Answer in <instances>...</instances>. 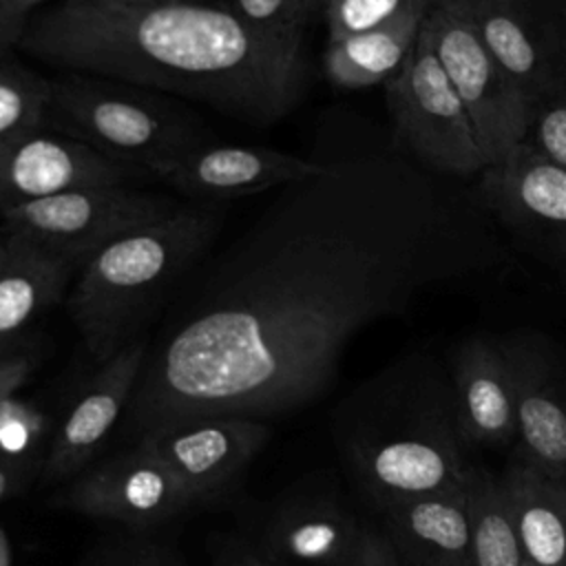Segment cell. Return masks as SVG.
Wrapping results in <instances>:
<instances>
[{
    "label": "cell",
    "mask_w": 566,
    "mask_h": 566,
    "mask_svg": "<svg viewBox=\"0 0 566 566\" xmlns=\"http://www.w3.org/2000/svg\"><path fill=\"white\" fill-rule=\"evenodd\" d=\"M117 2H201V0H117Z\"/></svg>",
    "instance_id": "cell-37"
},
{
    "label": "cell",
    "mask_w": 566,
    "mask_h": 566,
    "mask_svg": "<svg viewBox=\"0 0 566 566\" xmlns=\"http://www.w3.org/2000/svg\"><path fill=\"white\" fill-rule=\"evenodd\" d=\"M212 566H281L261 544H250L237 537H219L212 546Z\"/></svg>",
    "instance_id": "cell-32"
},
{
    "label": "cell",
    "mask_w": 566,
    "mask_h": 566,
    "mask_svg": "<svg viewBox=\"0 0 566 566\" xmlns=\"http://www.w3.org/2000/svg\"><path fill=\"white\" fill-rule=\"evenodd\" d=\"M232 13L248 24L279 35H303L305 20L316 7L314 0H228Z\"/></svg>",
    "instance_id": "cell-28"
},
{
    "label": "cell",
    "mask_w": 566,
    "mask_h": 566,
    "mask_svg": "<svg viewBox=\"0 0 566 566\" xmlns=\"http://www.w3.org/2000/svg\"><path fill=\"white\" fill-rule=\"evenodd\" d=\"M0 566H11V544L2 528H0Z\"/></svg>",
    "instance_id": "cell-35"
},
{
    "label": "cell",
    "mask_w": 566,
    "mask_h": 566,
    "mask_svg": "<svg viewBox=\"0 0 566 566\" xmlns=\"http://www.w3.org/2000/svg\"><path fill=\"white\" fill-rule=\"evenodd\" d=\"M429 9L431 7H420L378 29L327 40L323 53V71L327 80L343 88L387 86L416 49Z\"/></svg>",
    "instance_id": "cell-22"
},
{
    "label": "cell",
    "mask_w": 566,
    "mask_h": 566,
    "mask_svg": "<svg viewBox=\"0 0 566 566\" xmlns=\"http://www.w3.org/2000/svg\"><path fill=\"white\" fill-rule=\"evenodd\" d=\"M422 38L436 53L473 124L486 166L515 148L526 130L531 106L471 24L447 4H431Z\"/></svg>",
    "instance_id": "cell-8"
},
{
    "label": "cell",
    "mask_w": 566,
    "mask_h": 566,
    "mask_svg": "<svg viewBox=\"0 0 566 566\" xmlns=\"http://www.w3.org/2000/svg\"><path fill=\"white\" fill-rule=\"evenodd\" d=\"M142 172L51 128L0 139V212L60 192L130 186Z\"/></svg>",
    "instance_id": "cell-12"
},
{
    "label": "cell",
    "mask_w": 566,
    "mask_h": 566,
    "mask_svg": "<svg viewBox=\"0 0 566 566\" xmlns=\"http://www.w3.org/2000/svg\"><path fill=\"white\" fill-rule=\"evenodd\" d=\"M49 506L113 520L130 528H150L184 515L197 502L148 449L135 442L80 471L51 495Z\"/></svg>",
    "instance_id": "cell-9"
},
{
    "label": "cell",
    "mask_w": 566,
    "mask_h": 566,
    "mask_svg": "<svg viewBox=\"0 0 566 566\" xmlns=\"http://www.w3.org/2000/svg\"><path fill=\"white\" fill-rule=\"evenodd\" d=\"M259 418L201 416L159 424L135 442L148 449L195 497L197 504L221 497L268 442Z\"/></svg>",
    "instance_id": "cell-10"
},
{
    "label": "cell",
    "mask_w": 566,
    "mask_h": 566,
    "mask_svg": "<svg viewBox=\"0 0 566 566\" xmlns=\"http://www.w3.org/2000/svg\"><path fill=\"white\" fill-rule=\"evenodd\" d=\"M53 0H0V57L13 55L31 18Z\"/></svg>",
    "instance_id": "cell-30"
},
{
    "label": "cell",
    "mask_w": 566,
    "mask_h": 566,
    "mask_svg": "<svg viewBox=\"0 0 566 566\" xmlns=\"http://www.w3.org/2000/svg\"><path fill=\"white\" fill-rule=\"evenodd\" d=\"M528 566H566V473L513 460L500 475Z\"/></svg>",
    "instance_id": "cell-21"
},
{
    "label": "cell",
    "mask_w": 566,
    "mask_h": 566,
    "mask_svg": "<svg viewBox=\"0 0 566 566\" xmlns=\"http://www.w3.org/2000/svg\"><path fill=\"white\" fill-rule=\"evenodd\" d=\"M303 35L261 31L223 4L53 0L20 49L55 69L179 95L221 115L272 124L305 84Z\"/></svg>",
    "instance_id": "cell-2"
},
{
    "label": "cell",
    "mask_w": 566,
    "mask_h": 566,
    "mask_svg": "<svg viewBox=\"0 0 566 566\" xmlns=\"http://www.w3.org/2000/svg\"><path fill=\"white\" fill-rule=\"evenodd\" d=\"M146 352L148 343L144 338L130 340L113 358L102 363L82 387L75 402L55 424L40 469L42 484L69 482L86 469L122 411L128 407Z\"/></svg>",
    "instance_id": "cell-15"
},
{
    "label": "cell",
    "mask_w": 566,
    "mask_h": 566,
    "mask_svg": "<svg viewBox=\"0 0 566 566\" xmlns=\"http://www.w3.org/2000/svg\"><path fill=\"white\" fill-rule=\"evenodd\" d=\"M221 223L217 206H181L115 237L80 265L66 310L99 365L133 340L148 310L201 261Z\"/></svg>",
    "instance_id": "cell-4"
},
{
    "label": "cell",
    "mask_w": 566,
    "mask_h": 566,
    "mask_svg": "<svg viewBox=\"0 0 566 566\" xmlns=\"http://www.w3.org/2000/svg\"><path fill=\"white\" fill-rule=\"evenodd\" d=\"M340 566H402L380 526L365 524L352 555Z\"/></svg>",
    "instance_id": "cell-31"
},
{
    "label": "cell",
    "mask_w": 566,
    "mask_h": 566,
    "mask_svg": "<svg viewBox=\"0 0 566 566\" xmlns=\"http://www.w3.org/2000/svg\"><path fill=\"white\" fill-rule=\"evenodd\" d=\"M378 515L402 566H471L469 484L394 504Z\"/></svg>",
    "instance_id": "cell-18"
},
{
    "label": "cell",
    "mask_w": 566,
    "mask_h": 566,
    "mask_svg": "<svg viewBox=\"0 0 566 566\" xmlns=\"http://www.w3.org/2000/svg\"><path fill=\"white\" fill-rule=\"evenodd\" d=\"M396 148L440 177H471L486 168L473 124L422 38L402 71L385 86Z\"/></svg>",
    "instance_id": "cell-6"
},
{
    "label": "cell",
    "mask_w": 566,
    "mask_h": 566,
    "mask_svg": "<svg viewBox=\"0 0 566 566\" xmlns=\"http://www.w3.org/2000/svg\"><path fill=\"white\" fill-rule=\"evenodd\" d=\"M340 416L345 467L378 513L464 489L473 475L449 369L431 356L391 363L352 394Z\"/></svg>",
    "instance_id": "cell-3"
},
{
    "label": "cell",
    "mask_w": 566,
    "mask_h": 566,
    "mask_svg": "<svg viewBox=\"0 0 566 566\" xmlns=\"http://www.w3.org/2000/svg\"><path fill=\"white\" fill-rule=\"evenodd\" d=\"M35 365H38L35 352L24 345L0 352V400L15 394L29 380Z\"/></svg>",
    "instance_id": "cell-33"
},
{
    "label": "cell",
    "mask_w": 566,
    "mask_h": 566,
    "mask_svg": "<svg viewBox=\"0 0 566 566\" xmlns=\"http://www.w3.org/2000/svg\"><path fill=\"white\" fill-rule=\"evenodd\" d=\"M517 0H433V4H506Z\"/></svg>",
    "instance_id": "cell-36"
},
{
    "label": "cell",
    "mask_w": 566,
    "mask_h": 566,
    "mask_svg": "<svg viewBox=\"0 0 566 566\" xmlns=\"http://www.w3.org/2000/svg\"><path fill=\"white\" fill-rule=\"evenodd\" d=\"M520 144L566 168V86L531 106Z\"/></svg>",
    "instance_id": "cell-27"
},
{
    "label": "cell",
    "mask_w": 566,
    "mask_h": 566,
    "mask_svg": "<svg viewBox=\"0 0 566 566\" xmlns=\"http://www.w3.org/2000/svg\"><path fill=\"white\" fill-rule=\"evenodd\" d=\"M471 566H528L500 475L480 467L469 482Z\"/></svg>",
    "instance_id": "cell-23"
},
{
    "label": "cell",
    "mask_w": 566,
    "mask_h": 566,
    "mask_svg": "<svg viewBox=\"0 0 566 566\" xmlns=\"http://www.w3.org/2000/svg\"><path fill=\"white\" fill-rule=\"evenodd\" d=\"M447 179L391 150L279 188L181 279L126 407L137 438L186 418L303 407L356 332L431 285L495 270L504 245L491 214Z\"/></svg>",
    "instance_id": "cell-1"
},
{
    "label": "cell",
    "mask_w": 566,
    "mask_h": 566,
    "mask_svg": "<svg viewBox=\"0 0 566 566\" xmlns=\"http://www.w3.org/2000/svg\"><path fill=\"white\" fill-rule=\"evenodd\" d=\"M564 42H566V9H564Z\"/></svg>",
    "instance_id": "cell-38"
},
{
    "label": "cell",
    "mask_w": 566,
    "mask_h": 566,
    "mask_svg": "<svg viewBox=\"0 0 566 566\" xmlns=\"http://www.w3.org/2000/svg\"><path fill=\"white\" fill-rule=\"evenodd\" d=\"M325 168L327 164L303 159L279 148L210 142L157 166L153 177L199 203L214 206L279 190L321 175Z\"/></svg>",
    "instance_id": "cell-14"
},
{
    "label": "cell",
    "mask_w": 566,
    "mask_h": 566,
    "mask_svg": "<svg viewBox=\"0 0 566 566\" xmlns=\"http://www.w3.org/2000/svg\"><path fill=\"white\" fill-rule=\"evenodd\" d=\"M51 77L24 66L15 55L0 57V139L42 128Z\"/></svg>",
    "instance_id": "cell-25"
},
{
    "label": "cell",
    "mask_w": 566,
    "mask_h": 566,
    "mask_svg": "<svg viewBox=\"0 0 566 566\" xmlns=\"http://www.w3.org/2000/svg\"><path fill=\"white\" fill-rule=\"evenodd\" d=\"M475 197L511 234L566 259V168L517 144L478 175Z\"/></svg>",
    "instance_id": "cell-11"
},
{
    "label": "cell",
    "mask_w": 566,
    "mask_h": 566,
    "mask_svg": "<svg viewBox=\"0 0 566 566\" xmlns=\"http://www.w3.org/2000/svg\"><path fill=\"white\" fill-rule=\"evenodd\" d=\"M77 270L51 250L0 232V352L22 345L31 323L69 292Z\"/></svg>",
    "instance_id": "cell-19"
},
{
    "label": "cell",
    "mask_w": 566,
    "mask_h": 566,
    "mask_svg": "<svg viewBox=\"0 0 566 566\" xmlns=\"http://www.w3.org/2000/svg\"><path fill=\"white\" fill-rule=\"evenodd\" d=\"M314 2H316V7H321V2H323V0H314Z\"/></svg>",
    "instance_id": "cell-39"
},
{
    "label": "cell",
    "mask_w": 566,
    "mask_h": 566,
    "mask_svg": "<svg viewBox=\"0 0 566 566\" xmlns=\"http://www.w3.org/2000/svg\"><path fill=\"white\" fill-rule=\"evenodd\" d=\"M55 431L53 418L15 394L0 400V462L40 473Z\"/></svg>",
    "instance_id": "cell-24"
},
{
    "label": "cell",
    "mask_w": 566,
    "mask_h": 566,
    "mask_svg": "<svg viewBox=\"0 0 566 566\" xmlns=\"http://www.w3.org/2000/svg\"><path fill=\"white\" fill-rule=\"evenodd\" d=\"M433 0H323L327 40H340L378 29L407 11L431 7Z\"/></svg>",
    "instance_id": "cell-26"
},
{
    "label": "cell",
    "mask_w": 566,
    "mask_h": 566,
    "mask_svg": "<svg viewBox=\"0 0 566 566\" xmlns=\"http://www.w3.org/2000/svg\"><path fill=\"white\" fill-rule=\"evenodd\" d=\"M460 431L469 447L515 444V394L502 340L471 336L449 360Z\"/></svg>",
    "instance_id": "cell-17"
},
{
    "label": "cell",
    "mask_w": 566,
    "mask_h": 566,
    "mask_svg": "<svg viewBox=\"0 0 566 566\" xmlns=\"http://www.w3.org/2000/svg\"><path fill=\"white\" fill-rule=\"evenodd\" d=\"M181 206L133 186H95L60 192L0 212V232L51 250L77 268L102 245Z\"/></svg>",
    "instance_id": "cell-7"
},
{
    "label": "cell",
    "mask_w": 566,
    "mask_h": 566,
    "mask_svg": "<svg viewBox=\"0 0 566 566\" xmlns=\"http://www.w3.org/2000/svg\"><path fill=\"white\" fill-rule=\"evenodd\" d=\"M363 526L365 522L336 500H298L272 517L261 548L281 566H340Z\"/></svg>",
    "instance_id": "cell-20"
},
{
    "label": "cell",
    "mask_w": 566,
    "mask_h": 566,
    "mask_svg": "<svg viewBox=\"0 0 566 566\" xmlns=\"http://www.w3.org/2000/svg\"><path fill=\"white\" fill-rule=\"evenodd\" d=\"M99 566H188L181 553L155 539H130L115 546L111 555Z\"/></svg>",
    "instance_id": "cell-29"
},
{
    "label": "cell",
    "mask_w": 566,
    "mask_h": 566,
    "mask_svg": "<svg viewBox=\"0 0 566 566\" xmlns=\"http://www.w3.org/2000/svg\"><path fill=\"white\" fill-rule=\"evenodd\" d=\"M475 31L528 106L566 86V42L555 44L522 0L506 4H447Z\"/></svg>",
    "instance_id": "cell-16"
},
{
    "label": "cell",
    "mask_w": 566,
    "mask_h": 566,
    "mask_svg": "<svg viewBox=\"0 0 566 566\" xmlns=\"http://www.w3.org/2000/svg\"><path fill=\"white\" fill-rule=\"evenodd\" d=\"M44 128L80 139L146 175L214 142L212 130L155 91L75 71L51 77Z\"/></svg>",
    "instance_id": "cell-5"
},
{
    "label": "cell",
    "mask_w": 566,
    "mask_h": 566,
    "mask_svg": "<svg viewBox=\"0 0 566 566\" xmlns=\"http://www.w3.org/2000/svg\"><path fill=\"white\" fill-rule=\"evenodd\" d=\"M35 473L22 469V467H15V464H7V462H0V502L18 495L24 491V486H29V480L33 478Z\"/></svg>",
    "instance_id": "cell-34"
},
{
    "label": "cell",
    "mask_w": 566,
    "mask_h": 566,
    "mask_svg": "<svg viewBox=\"0 0 566 566\" xmlns=\"http://www.w3.org/2000/svg\"><path fill=\"white\" fill-rule=\"evenodd\" d=\"M500 340L515 394V460L566 473V365L537 334Z\"/></svg>",
    "instance_id": "cell-13"
}]
</instances>
